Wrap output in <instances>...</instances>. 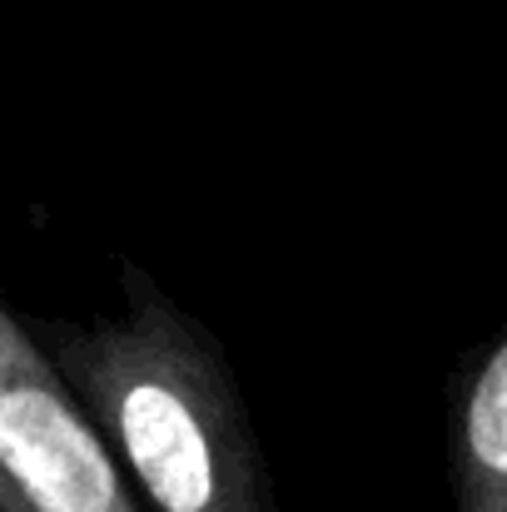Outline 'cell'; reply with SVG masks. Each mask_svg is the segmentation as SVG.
<instances>
[{
	"instance_id": "6da1fadb",
	"label": "cell",
	"mask_w": 507,
	"mask_h": 512,
	"mask_svg": "<svg viewBox=\"0 0 507 512\" xmlns=\"http://www.w3.org/2000/svg\"><path fill=\"white\" fill-rule=\"evenodd\" d=\"M120 314L30 319L70 398L150 512H279L229 353L155 274L120 259Z\"/></svg>"
},
{
	"instance_id": "7a4b0ae2",
	"label": "cell",
	"mask_w": 507,
	"mask_h": 512,
	"mask_svg": "<svg viewBox=\"0 0 507 512\" xmlns=\"http://www.w3.org/2000/svg\"><path fill=\"white\" fill-rule=\"evenodd\" d=\"M0 512H140L120 458L15 304L0 309Z\"/></svg>"
},
{
	"instance_id": "3957f363",
	"label": "cell",
	"mask_w": 507,
	"mask_h": 512,
	"mask_svg": "<svg viewBox=\"0 0 507 512\" xmlns=\"http://www.w3.org/2000/svg\"><path fill=\"white\" fill-rule=\"evenodd\" d=\"M448 478L453 512H507V309L453 373Z\"/></svg>"
}]
</instances>
